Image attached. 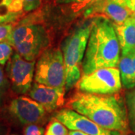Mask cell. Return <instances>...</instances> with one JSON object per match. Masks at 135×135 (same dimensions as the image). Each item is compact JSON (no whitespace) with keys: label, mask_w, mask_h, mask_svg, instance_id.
<instances>
[{"label":"cell","mask_w":135,"mask_h":135,"mask_svg":"<svg viewBox=\"0 0 135 135\" xmlns=\"http://www.w3.org/2000/svg\"><path fill=\"white\" fill-rule=\"evenodd\" d=\"M67 106L107 129L126 134L128 131L126 104L118 93L97 95L78 91L68 100Z\"/></svg>","instance_id":"obj_1"},{"label":"cell","mask_w":135,"mask_h":135,"mask_svg":"<svg viewBox=\"0 0 135 135\" xmlns=\"http://www.w3.org/2000/svg\"><path fill=\"white\" fill-rule=\"evenodd\" d=\"M121 49L114 23L104 17L92 18V26L82 63L83 75L103 68H118Z\"/></svg>","instance_id":"obj_2"},{"label":"cell","mask_w":135,"mask_h":135,"mask_svg":"<svg viewBox=\"0 0 135 135\" xmlns=\"http://www.w3.org/2000/svg\"><path fill=\"white\" fill-rule=\"evenodd\" d=\"M7 41L27 61H35L50 44L49 33L37 15L28 16L14 26Z\"/></svg>","instance_id":"obj_3"},{"label":"cell","mask_w":135,"mask_h":135,"mask_svg":"<svg viewBox=\"0 0 135 135\" xmlns=\"http://www.w3.org/2000/svg\"><path fill=\"white\" fill-rule=\"evenodd\" d=\"M92 26V18L76 26L61 44L65 71V90H69L81 78L82 63Z\"/></svg>","instance_id":"obj_4"},{"label":"cell","mask_w":135,"mask_h":135,"mask_svg":"<svg viewBox=\"0 0 135 135\" xmlns=\"http://www.w3.org/2000/svg\"><path fill=\"white\" fill-rule=\"evenodd\" d=\"M35 82L48 86L65 89L66 71L62 52L59 48H47L35 65Z\"/></svg>","instance_id":"obj_5"},{"label":"cell","mask_w":135,"mask_h":135,"mask_svg":"<svg viewBox=\"0 0 135 135\" xmlns=\"http://www.w3.org/2000/svg\"><path fill=\"white\" fill-rule=\"evenodd\" d=\"M78 91L97 95H113L122 87L118 68H103L83 75L76 85Z\"/></svg>","instance_id":"obj_6"},{"label":"cell","mask_w":135,"mask_h":135,"mask_svg":"<svg viewBox=\"0 0 135 135\" xmlns=\"http://www.w3.org/2000/svg\"><path fill=\"white\" fill-rule=\"evenodd\" d=\"M35 61H27L19 53H13L6 67V72L13 91L20 95L28 93L35 71Z\"/></svg>","instance_id":"obj_7"},{"label":"cell","mask_w":135,"mask_h":135,"mask_svg":"<svg viewBox=\"0 0 135 135\" xmlns=\"http://www.w3.org/2000/svg\"><path fill=\"white\" fill-rule=\"evenodd\" d=\"M8 112L15 119L23 126L42 124L47 119V111L30 97H17L11 101Z\"/></svg>","instance_id":"obj_8"},{"label":"cell","mask_w":135,"mask_h":135,"mask_svg":"<svg viewBox=\"0 0 135 135\" xmlns=\"http://www.w3.org/2000/svg\"><path fill=\"white\" fill-rule=\"evenodd\" d=\"M54 118L62 122L69 130L80 131L89 135H126L119 131L107 129L99 126L86 116L68 107L56 112Z\"/></svg>","instance_id":"obj_9"},{"label":"cell","mask_w":135,"mask_h":135,"mask_svg":"<svg viewBox=\"0 0 135 135\" xmlns=\"http://www.w3.org/2000/svg\"><path fill=\"white\" fill-rule=\"evenodd\" d=\"M85 17L98 15L111 20L115 24H122L134 14L123 0H101L83 12Z\"/></svg>","instance_id":"obj_10"},{"label":"cell","mask_w":135,"mask_h":135,"mask_svg":"<svg viewBox=\"0 0 135 135\" xmlns=\"http://www.w3.org/2000/svg\"><path fill=\"white\" fill-rule=\"evenodd\" d=\"M65 89H57L34 82L28 95L51 113L61 107L65 102Z\"/></svg>","instance_id":"obj_11"},{"label":"cell","mask_w":135,"mask_h":135,"mask_svg":"<svg viewBox=\"0 0 135 135\" xmlns=\"http://www.w3.org/2000/svg\"><path fill=\"white\" fill-rule=\"evenodd\" d=\"M117 38L119 42L121 56L135 52V20L134 15L122 24H115Z\"/></svg>","instance_id":"obj_12"},{"label":"cell","mask_w":135,"mask_h":135,"mask_svg":"<svg viewBox=\"0 0 135 135\" xmlns=\"http://www.w3.org/2000/svg\"><path fill=\"white\" fill-rule=\"evenodd\" d=\"M23 13L22 0H0V25L15 23Z\"/></svg>","instance_id":"obj_13"},{"label":"cell","mask_w":135,"mask_h":135,"mask_svg":"<svg viewBox=\"0 0 135 135\" xmlns=\"http://www.w3.org/2000/svg\"><path fill=\"white\" fill-rule=\"evenodd\" d=\"M122 86L128 89L135 88V74L131 66L130 54L121 56L119 64Z\"/></svg>","instance_id":"obj_14"},{"label":"cell","mask_w":135,"mask_h":135,"mask_svg":"<svg viewBox=\"0 0 135 135\" xmlns=\"http://www.w3.org/2000/svg\"><path fill=\"white\" fill-rule=\"evenodd\" d=\"M126 103L129 128L135 133V88L126 94Z\"/></svg>","instance_id":"obj_15"},{"label":"cell","mask_w":135,"mask_h":135,"mask_svg":"<svg viewBox=\"0 0 135 135\" xmlns=\"http://www.w3.org/2000/svg\"><path fill=\"white\" fill-rule=\"evenodd\" d=\"M68 128L56 118L49 122L44 135H68Z\"/></svg>","instance_id":"obj_16"},{"label":"cell","mask_w":135,"mask_h":135,"mask_svg":"<svg viewBox=\"0 0 135 135\" xmlns=\"http://www.w3.org/2000/svg\"><path fill=\"white\" fill-rule=\"evenodd\" d=\"M14 53V47L5 40L0 42V65H4L9 61Z\"/></svg>","instance_id":"obj_17"},{"label":"cell","mask_w":135,"mask_h":135,"mask_svg":"<svg viewBox=\"0 0 135 135\" xmlns=\"http://www.w3.org/2000/svg\"><path fill=\"white\" fill-rule=\"evenodd\" d=\"M101 0H84L82 2L77 3V4H73L71 6V8L73 10V12L78 13V12H84L89 8H90L93 5H96Z\"/></svg>","instance_id":"obj_18"},{"label":"cell","mask_w":135,"mask_h":135,"mask_svg":"<svg viewBox=\"0 0 135 135\" xmlns=\"http://www.w3.org/2000/svg\"><path fill=\"white\" fill-rule=\"evenodd\" d=\"M8 86H9V81L5 77L2 65H0V106L3 102Z\"/></svg>","instance_id":"obj_19"},{"label":"cell","mask_w":135,"mask_h":135,"mask_svg":"<svg viewBox=\"0 0 135 135\" xmlns=\"http://www.w3.org/2000/svg\"><path fill=\"white\" fill-rule=\"evenodd\" d=\"M45 129L38 124H31L26 126L24 135H44Z\"/></svg>","instance_id":"obj_20"},{"label":"cell","mask_w":135,"mask_h":135,"mask_svg":"<svg viewBox=\"0 0 135 135\" xmlns=\"http://www.w3.org/2000/svg\"><path fill=\"white\" fill-rule=\"evenodd\" d=\"M25 13L37 10L42 3V0H22Z\"/></svg>","instance_id":"obj_21"},{"label":"cell","mask_w":135,"mask_h":135,"mask_svg":"<svg viewBox=\"0 0 135 135\" xmlns=\"http://www.w3.org/2000/svg\"><path fill=\"white\" fill-rule=\"evenodd\" d=\"M13 28V23L0 25V42L8 39Z\"/></svg>","instance_id":"obj_22"},{"label":"cell","mask_w":135,"mask_h":135,"mask_svg":"<svg viewBox=\"0 0 135 135\" xmlns=\"http://www.w3.org/2000/svg\"><path fill=\"white\" fill-rule=\"evenodd\" d=\"M128 9L135 15V0H123Z\"/></svg>","instance_id":"obj_23"},{"label":"cell","mask_w":135,"mask_h":135,"mask_svg":"<svg viewBox=\"0 0 135 135\" xmlns=\"http://www.w3.org/2000/svg\"><path fill=\"white\" fill-rule=\"evenodd\" d=\"M84 0H56V2L58 4H64V5H66V4H77V3H80V2H82Z\"/></svg>","instance_id":"obj_24"},{"label":"cell","mask_w":135,"mask_h":135,"mask_svg":"<svg viewBox=\"0 0 135 135\" xmlns=\"http://www.w3.org/2000/svg\"><path fill=\"white\" fill-rule=\"evenodd\" d=\"M68 135H89L83 132V131H77V130H71L69 132H68Z\"/></svg>","instance_id":"obj_25"},{"label":"cell","mask_w":135,"mask_h":135,"mask_svg":"<svg viewBox=\"0 0 135 135\" xmlns=\"http://www.w3.org/2000/svg\"><path fill=\"white\" fill-rule=\"evenodd\" d=\"M131 66L133 68V71L135 74V52L133 53H131Z\"/></svg>","instance_id":"obj_26"},{"label":"cell","mask_w":135,"mask_h":135,"mask_svg":"<svg viewBox=\"0 0 135 135\" xmlns=\"http://www.w3.org/2000/svg\"><path fill=\"white\" fill-rule=\"evenodd\" d=\"M2 128L0 126V135H2Z\"/></svg>","instance_id":"obj_27"},{"label":"cell","mask_w":135,"mask_h":135,"mask_svg":"<svg viewBox=\"0 0 135 135\" xmlns=\"http://www.w3.org/2000/svg\"><path fill=\"white\" fill-rule=\"evenodd\" d=\"M134 20H135V15H134Z\"/></svg>","instance_id":"obj_28"},{"label":"cell","mask_w":135,"mask_h":135,"mask_svg":"<svg viewBox=\"0 0 135 135\" xmlns=\"http://www.w3.org/2000/svg\"><path fill=\"white\" fill-rule=\"evenodd\" d=\"M12 135H16V134H12Z\"/></svg>","instance_id":"obj_29"}]
</instances>
